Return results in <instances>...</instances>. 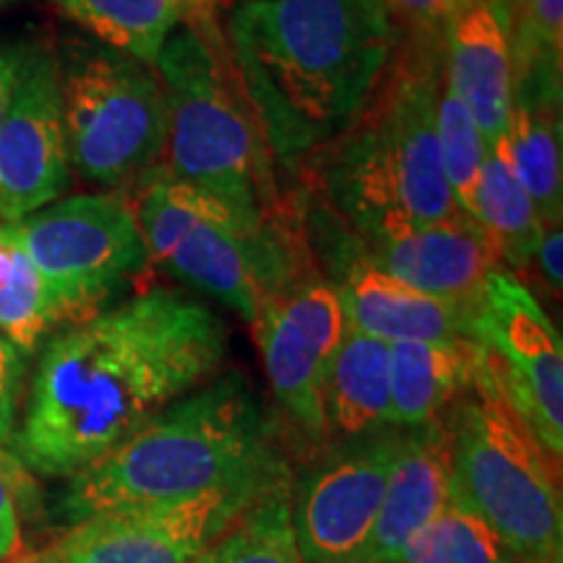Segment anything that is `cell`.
<instances>
[{
	"mask_svg": "<svg viewBox=\"0 0 563 563\" xmlns=\"http://www.w3.org/2000/svg\"><path fill=\"white\" fill-rule=\"evenodd\" d=\"M228 350L220 313L170 287L68 323L42 350L13 456L32 473L74 477L220 376Z\"/></svg>",
	"mask_w": 563,
	"mask_h": 563,
	"instance_id": "6da1fadb",
	"label": "cell"
},
{
	"mask_svg": "<svg viewBox=\"0 0 563 563\" xmlns=\"http://www.w3.org/2000/svg\"><path fill=\"white\" fill-rule=\"evenodd\" d=\"M224 42L274 165L295 167L361 112L402 32L384 0H243Z\"/></svg>",
	"mask_w": 563,
	"mask_h": 563,
	"instance_id": "7a4b0ae2",
	"label": "cell"
},
{
	"mask_svg": "<svg viewBox=\"0 0 563 563\" xmlns=\"http://www.w3.org/2000/svg\"><path fill=\"white\" fill-rule=\"evenodd\" d=\"M441 66V34L402 37L361 112L295 165L308 207L361 241H391L467 217L441 165L435 133Z\"/></svg>",
	"mask_w": 563,
	"mask_h": 563,
	"instance_id": "3957f363",
	"label": "cell"
},
{
	"mask_svg": "<svg viewBox=\"0 0 563 563\" xmlns=\"http://www.w3.org/2000/svg\"><path fill=\"white\" fill-rule=\"evenodd\" d=\"M287 481L249 378H211L139 428L131 439L70 477L66 509L76 522L95 514L173 504L211 490Z\"/></svg>",
	"mask_w": 563,
	"mask_h": 563,
	"instance_id": "277c9868",
	"label": "cell"
},
{
	"mask_svg": "<svg viewBox=\"0 0 563 563\" xmlns=\"http://www.w3.org/2000/svg\"><path fill=\"white\" fill-rule=\"evenodd\" d=\"M209 11L207 3L188 13L154 63L170 110L159 167L235 209L279 214L290 199L282 194L262 123Z\"/></svg>",
	"mask_w": 563,
	"mask_h": 563,
	"instance_id": "5b68a950",
	"label": "cell"
},
{
	"mask_svg": "<svg viewBox=\"0 0 563 563\" xmlns=\"http://www.w3.org/2000/svg\"><path fill=\"white\" fill-rule=\"evenodd\" d=\"M452 498L501 534L519 563H563L559 464L514 410L488 355L449 412Z\"/></svg>",
	"mask_w": 563,
	"mask_h": 563,
	"instance_id": "8992f818",
	"label": "cell"
},
{
	"mask_svg": "<svg viewBox=\"0 0 563 563\" xmlns=\"http://www.w3.org/2000/svg\"><path fill=\"white\" fill-rule=\"evenodd\" d=\"M55 55L70 173L131 194L162 165L170 133L157 68L84 37H66Z\"/></svg>",
	"mask_w": 563,
	"mask_h": 563,
	"instance_id": "52a82bcc",
	"label": "cell"
},
{
	"mask_svg": "<svg viewBox=\"0 0 563 563\" xmlns=\"http://www.w3.org/2000/svg\"><path fill=\"white\" fill-rule=\"evenodd\" d=\"M53 295L60 323H79L152 264L125 191L58 199L11 224Z\"/></svg>",
	"mask_w": 563,
	"mask_h": 563,
	"instance_id": "ba28073f",
	"label": "cell"
},
{
	"mask_svg": "<svg viewBox=\"0 0 563 563\" xmlns=\"http://www.w3.org/2000/svg\"><path fill=\"white\" fill-rule=\"evenodd\" d=\"M159 266L249 323L316 269L300 201L279 214H251L228 203L196 224Z\"/></svg>",
	"mask_w": 563,
	"mask_h": 563,
	"instance_id": "9c48e42d",
	"label": "cell"
},
{
	"mask_svg": "<svg viewBox=\"0 0 563 563\" xmlns=\"http://www.w3.org/2000/svg\"><path fill=\"white\" fill-rule=\"evenodd\" d=\"M475 340L498 384L540 446L563 456V342L538 298L496 269L475 306Z\"/></svg>",
	"mask_w": 563,
	"mask_h": 563,
	"instance_id": "30bf717a",
	"label": "cell"
},
{
	"mask_svg": "<svg viewBox=\"0 0 563 563\" xmlns=\"http://www.w3.org/2000/svg\"><path fill=\"white\" fill-rule=\"evenodd\" d=\"M282 483L287 481L95 514L81 519L40 563H194L249 506Z\"/></svg>",
	"mask_w": 563,
	"mask_h": 563,
	"instance_id": "8fae6325",
	"label": "cell"
},
{
	"mask_svg": "<svg viewBox=\"0 0 563 563\" xmlns=\"http://www.w3.org/2000/svg\"><path fill=\"white\" fill-rule=\"evenodd\" d=\"M269 389L282 412L308 439L327 435L323 382L347 334L340 292L319 269L302 274L251 323Z\"/></svg>",
	"mask_w": 563,
	"mask_h": 563,
	"instance_id": "7c38bea8",
	"label": "cell"
},
{
	"mask_svg": "<svg viewBox=\"0 0 563 563\" xmlns=\"http://www.w3.org/2000/svg\"><path fill=\"white\" fill-rule=\"evenodd\" d=\"M405 428L344 441L300 485L290 501L302 563H357L368 545Z\"/></svg>",
	"mask_w": 563,
	"mask_h": 563,
	"instance_id": "4fadbf2b",
	"label": "cell"
},
{
	"mask_svg": "<svg viewBox=\"0 0 563 563\" xmlns=\"http://www.w3.org/2000/svg\"><path fill=\"white\" fill-rule=\"evenodd\" d=\"M302 228L313 230V235L306 232L308 249L319 253L327 266L342 258H361L412 290L456 306L475 308L490 274L504 269L488 238L470 217L415 230L391 241H361L319 209L311 214L302 209Z\"/></svg>",
	"mask_w": 563,
	"mask_h": 563,
	"instance_id": "5bb4252c",
	"label": "cell"
},
{
	"mask_svg": "<svg viewBox=\"0 0 563 563\" xmlns=\"http://www.w3.org/2000/svg\"><path fill=\"white\" fill-rule=\"evenodd\" d=\"M68 186L58 55L47 40H32L9 112L0 123V222H21L58 201Z\"/></svg>",
	"mask_w": 563,
	"mask_h": 563,
	"instance_id": "9a60e30c",
	"label": "cell"
},
{
	"mask_svg": "<svg viewBox=\"0 0 563 563\" xmlns=\"http://www.w3.org/2000/svg\"><path fill=\"white\" fill-rule=\"evenodd\" d=\"M347 327L386 344L475 340V308L412 290L361 258L329 264Z\"/></svg>",
	"mask_w": 563,
	"mask_h": 563,
	"instance_id": "2e32d148",
	"label": "cell"
},
{
	"mask_svg": "<svg viewBox=\"0 0 563 563\" xmlns=\"http://www.w3.org/2000/svg\"><path fill=\"white\" fill-rule=\"evenodd\" d=\"M443 79L493 146L514 108V66L496 0H475L441 34Z\"/></svg>",
	"mask_w": 563,
	"mask_h": 563,
	"instance_id": "e0dca14e",
	"label": "cell"
},
{
	"mask_svg": "<svg viewBox=\"0 0 563 563\" xmlns=\"http://www.w3.org/2000/svg\"><path fill=\"white\" fill-rule=\"evenodd\" d=\"M452 501V428L441 415L405 428L376 527L357 563H394L407 540Z\"/></svg>",
	"mask_w": 563,
	"mask_h": 563,
	"instance_id": "ac0fdd59",
	"label": "cell"
},
{
	"mask_svg": "<svg viewBox=\"0 0 563 563\" xmlns=\"http://www.w3.org/2000/svg\"><path fill=\"white\" fill-rule=\"evenodd\" d=\"M477 340L391 344V426L418 428L446 412L475 384Z\"/></svg>",
	"mask_w": 563,
	"mask_h": 563,
	"instance_id": "d6986e66",
	"label": "cell"
},
{
	"mask_svg": "<svg viewBox=\"0 0 563 563\" xmlns=\"http://www.w3.org/2000/svg\"><path fill=\"white\" fill-rule=\"evenodd\" d=\"M391 344L347 329L323 382L327 431L340 439L391 428Z\"/></svg>",
	"mask_w": 563,
	"mask_h": 563,
	"instance_id": "ffe728a7",
	"label": "cell"
},
{
	"mask_svg": "<svg viewBox=\"0 0 563 563\" xmlns=\"http://www.w3.org/2000/svg\"><path fill=\"white\" fill-rule=\"evenodd\" d=\"M493 146L522 183L543 228L561 224V100H514L509 123Z\"/></svg>",
	"mask_w": 563,
	"mask_h": 563,
	"instance_id": "44dd1931",
	"label": "cell"
},
{
	"mask_svg": "<svg viewBox=\"0 0 563 563\" xmlns=\"http://www.w3.org/2000/svg\"><path fill=\"white\" fill-rule=\"evenodd\" d=\"M58 11L100 45L154 66L188 13L211 0H53Z\"/></svg>",
	"mask_w": 563,
	"mask_h": 563,
	"instance_id": "7402d4cb",
	"label": "cell"
},
{
	"mask_svg": "<svg viewBox=\"0 0 563 563\" xmlns=\"http://www.w3.org/2000/svg\"><path fill=\"white\" fill-rule=\"evenodd\" d=\"M470 220L488 238L501 266L527 269L534 262L545 228L522 183L496 146H490L483 159Z\"/></svg>",
	"mask_w": 563,
	"mask_h": 563,
	"instance_id": "603a6c76",
	"label": "cell"
},
{
	"mask_svg": "<svg viewBox=\"0 0 563 563\" xmlns=\"http://www.w3.org/2000/svg\"><path fill=\"white\" fill-rule=\"evenodd\" d=\"M509 34L514 100H561L563 0H496Z\"/></svg>",
	"mask_w": 563,
	"mask_h": 563,
	"instance_id": "cb8c5ba5",
	"label": "cell"
},
{
	"mask_svg": "<svg viewBox=\"0 0 563 563\" xmlns=\"http://www.w3.org/2000/svg\"><path fill=\"white\" fill-rule=\"evenodd\" d=\"M194 563H302L287 483L264 493Z\"/></svg>",
	"mask_w": 563,
	"mask_h": 563,
	"instance_id": "d4e9b609",
	"label": "cell"
},
{
	"mask_svg": "<svg viewBox=\"0 0 563 563\" xmlns=\"http://www.w3.org/2000/svg\"><path fill=\"white\" fill-rule=\"evenodd\" d=\"M394 563H519L501 534L460 501L420 527Z\"/></svg>",
	"mask_w": 563,
	"mask_h": 563,
	"instance_id": "484cf974",
	"label": "cell"
},
{
	"mask_svg": "<svg viewBox=\"0 0 563 563\" xmlns=\"http://www.w3.org/2000/svg\"><path fill=\"white\" fill-rule=\"evenodd\" d=\"M435 133H439L443 175H446L449 188H452L456 207L462 209V214L470 217L483 159L490 146L483 141L464 104L449 89L446 79H443V66L439 95H435Z\"/></svg>",
	"mask_w": 563,
	"mask_h": 563,
	"instance_id": "4316f807",
	"label": "cell"
},
{
	"mask_svg": "<svg viewBox=\"0 0 563 563\" xmlns=\"http://www.w3.org/2000/svg\"><path fill=\"white\" fill-rule=\"evenodd\" d=\"M19 498H34V483L26 467H0V563L21 553Z\"/></svg>",
	"mask_w": 563,
	"mask_h": 563,
	"instance_id": "83f0119b",
	"label": "cell"
},
{
	"mask_svg": "<svg viewBox=\"0 0 563 563\" xmlns=\"http://www.w3.org/2000/svg\"><path fill=\"white\" fill-rule=\"evenodd\" d=\"M24 357L16 344L0 334V446H11L16 435V415L24 389Z\"/></svg>",
	"mask_w": 563,
	"mask_h": 563,
	"instance_id": "f1b7e54d",
	"label": "cell"
},
{
	"mask_svg": "<svg viewBox=\"0 0 563 563\" xmlns=\"http://www.w3.org/2000/svg\"><path fill=\"white\" fill-rule=\"evenodd\" d=\"M394 21H402L415 34H443L449 21L475 0H384Z\"/></svg>",
	"mask_w": 563,
	"mask_h": 563,
	"instance_id": "f546056e",
	"label": "cell"
},
{
	"mask_svg": "<svg viewBox=\"0 0 563 563\" xmlns=\"http://www.w3.org/2000/svg\"><path fill=\"white\" fill-rule=\"evenodd\" d=\"M32 40H19V42H0V123H3L9 104L13 100V91H16L19 74L24 68L26 51H30Z\"/></svg>",
	"mask_w": 563,
	"mask_h": 563,
	"instance_id": "4dcf8cb0",
	"label": "cell"
},
{
	"mask_svg": "<svg viewBox=\"0 0 563 563\" xmlns=\"http://www.w3.org/2000/svg\"><path fill=\"white\" fill-rule=\"evenodd\" d=\"M561 251H563L561 224L545 228L543 238H540L538 251H534V262L532 264H538V269L543 272V279L548 282V287H551V290H555V292H561V282H563Z\"/></svg>",
	"mask_w": 563,
	"mask_h": 563,
	"instance_id": "1f68e13d",
	"label": "cell"
},
{
	"mask_svg": "<svg viewBox=\"0 0 563 563\" xmlns=\"http://www.w3.org/2000/svg\"><path fill=\"white\" fill-rule=\"evenodd\" d=\"M26 253L21 249L16 235H13L11 224L0 222V287H5L16 277L19 266L24 264Z\"/></svg>",
	"mask_w": 563,
	"mask_h": 563,
	"instance_id": "d6a6232c",
	"label": "cell"
},
{
	"mask_svg": "<svg viewBox=\"0 0 563 563\" xmlns=\"http://www.w3.org/2000/svg\"><path fill=\"white\" fill-rule=\"evenodd\" d=\"M19 460H16V456H13L11 452H5V449L3 446H0V467H19Z\"/></svg>",
	"mask_w": 563,
	"mask_h": 563,
	"instance_id": "836d02e7",
	"label": "cell"
},
{
	"mask_svg": "<svg viewBox=\"0 0 563 563\" xmlns=\"http://www.w3.org/2000/svg\"><path fill=\"white\" fill-rule=\"evenodd\" d=\"M21 3H32V0H0V9H11V5H21Z\"/></svg>",
	"mask_w": 563,
	"mask_h": 563,
	"instance_id": "e575fe53",
	"label": "cell"
},
{
	"mask_svg": "<svg viewBox=\"0 0 563 563\" xmlns=\"http://www.w3.org/2000/svg\"><path fill=\"white\" fill-rule=\"evenodd\" d=\"M350 563H352V561H350Z\"/></svg>",
	"mask_w": 563,
	"mask_h": 563,
	"instance_id": "d590c367",
	"label": "cell"
}]
</instances>
